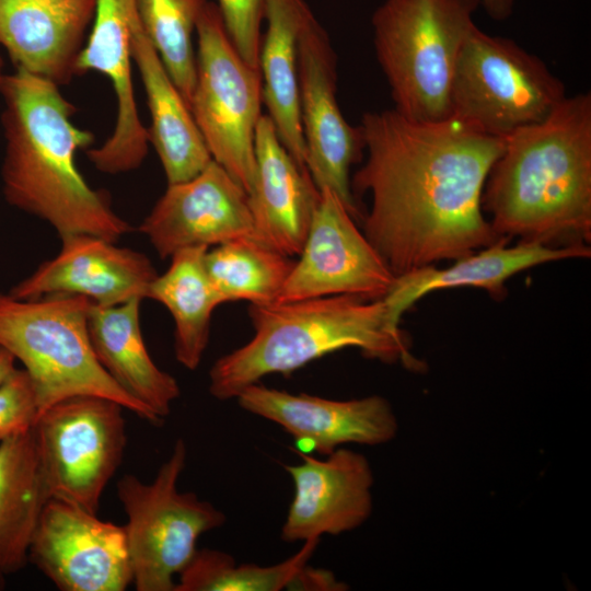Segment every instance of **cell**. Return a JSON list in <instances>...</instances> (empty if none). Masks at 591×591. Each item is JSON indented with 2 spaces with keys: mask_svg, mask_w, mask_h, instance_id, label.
<instances>
[{
  "mask_svg": "<svg viewBox=\"0 0 591 591\" xmlns=\"http://www.w3.org/2000/svg\"><path fill=\"white\" fill-rule=\"evenodd\" d=\"M359 126L368 155L350 186L354 196H371L364 235L395 277L510 240L482 211L506 138L453 117L409 119L394 108L367 112Z\"/></svg>",
  "mask_w": 591,
  "mask_h": 591,
  "instance_id": "obj_1",
  "label": "cell"
},
{
  "mask_svg": "<svg viewBox=\"0 0 591 591\" xmlns=\"http://www.w3.org/2000/svg\"><path fill=\"white\" fill-rule=\"evenodd\" d=\"M0 94L5 200L48 222L60 237L83 233L117 242L130 232L108 194L92 188L77 167L78 150L90 147L94 136L72 121L77 108L59 85L15 69L4 74Z\"/></svg>",
  "mask_w": 591,
  "mask_h": 591,
  "instance_id": "obj_2",
  "label": "cell"
},
{
  "mask_svg": "<svg viewBox=\"0 0 591 591\" xmlns=\"http://www.w3.org/2000/svg\"><path fill=\"white\" fill-rule=\"evenodd\" d=\"M502 237L553 247L591 240V93L566 96L506 137L482 196Z\"/></svg>",
  "mask_w": 591,
  "mask_h": 591,
  "instance_id": "obj_3",
  "label": "cell"
},
{
  "mask_svg": "<svg viewBox=\"0 0 591 591\" xmlns=\"http://www.w3.org/2000/svg\"><path fill=\"white\" fill-rule=\"evenodd\" d=\"M254 336L220 357L209 371V393L236 398L245 387L274 373L290 374L331 352L359 348L385 362L414 367L407 340L384 298L336 294L289 302L251 304Z\"/></svg>",
  "mask_w": 591,
  "mask_h": 591,
  "instance_id": "obj_4",
  "label": "cell"
},
{
  "mask_svg": "<svg viewBox=\"0 0 591 591\" xmlns=\"http://www.w3.org/2000/svg\"><path fill=\"white\" fill-rule=\"evenodd\" d=\"M92 304L78 294L18 299L0 292V345L23 364L39 413L67 397L95 395L160 426L162 421L126 393L99 362L88 328Z\"/></svg>",
  "mask_w": 591,
  "mask_h": 591,
  "instance_id": "obj_5",
  "label": "cell"
},
{
  "mask_svg": "<svg viewBox=\"0 0 591 591\" xmlns=\"http://www.w3.org/2000/svg\"><path fill=\"white\" fill-rule=\"evenodd\" d=\"M480 0H384L371 19L378 62L394 109L418 121L451 116L460 50Z\"/></svg>",
  "mask_w": 591,
  "mask_h": 591,
  "instance_id": "obj_6",
  "label": "cell"
},
{
  "mask_svg": "<svg viewBox=\"0 0 591 591\" xmlns=\"http://www.w3.org/2000/svg\"><path fill=\"white\" fill-rule=\"evenodd\" d=\"M566 96L564 82L538 56L475 24L455 63L450 117L506 138L544 120Z\"/></svg>",
  "mask_w": 591,
  "mask_h": 591,
  "instance_id": "obj_7",
  "label": "cell"
},
{
  "mask_svg": "<svg viewBox=\"0 0 591 591\" xmlns=\"http://www.w3.org/2000/svg\"><path fill=\"white\" fill-rule=\"evenodd\" d=\"M186 459L187 448L179 438L152 482L144 483L134 474L117 482L137 591H175V578L195 555L200 535L227 521L211 502L178 490Z\"/></svg>",
  "mask_w": 591,
  "mask_h": 591,
  "instance_id": "obj_8",
  "label": "cell"
},
{
  "mask_svg": "<svg viewBox=\"0 0 591 591\" xmlns=\"http://www.w3.org/2000/svg\"><path fill=\"white\" fill-rule=\"evenodd\" d=\"M196 84L189 104L207 149L247 193L255 173V131L262 116L263 84L233 46L215 2H207L196 27Z\"/></svg>",
  "mask_w": 591,
  "mask_h": 591,
  "instance_id": "obj_9",
  "label": "cell"
},
{
  "mask_svg": "<svg viewBox=\"0 0 591 591\" xmlns=\"http://www.w3.org/2000/svg\"><path fill=\"white\" fill-rule=\"evenodd\" d=\"M125 408L95 395H76L40 412L33 433L49 499L96 513L127 443Z\"/></svg>",
  "mask_w": 591,
  "mask_h": 591,
  "instance_id": "obj_10",
  "label": "cell"
},
{
  "mask_svg": "<svg viewBox=\"0 0 591 591\" xmlns=\"http://www.w3.org/2000/svg\"><path fill=\"white\" fill-rule=\"evenodd\" d=\"M331 40L315 19L308 18L298 49L299 94L306 167L318 189L333 190L350 215L360 209L350 186V167L364 150L360 126H351L336 100V58Z\"/></svg>",
  "mask_w": 591,
  "mask_h": 591,
  "instance_id": "obj_11",
  "label": "cell"
},
{
  "mask_svg": "<svg viewBox=\"0 0 591 591\" xmlns=\"http://www.w3.org/2000/svg\"><path fill=\"white\" fill-rule=\"evenodd\" d=\"M355 220L333 190L320 189L300 259L275 302L336 294L368 300L386 296L395 276Z\"/></svg>",
  "mask_w": 591,
  "mask_h": 591,
  "instance_id": "obj_12",
  "label": "cell"
},
{
  "mask_svg": "<svg viewBox=\"0 0 591 591\" xmlns=\"http://www.w3.org/2000/svg\"><path fill=\"white\" fill-rule=\"evenodd\" d=\"M28 561L61 591H124L132 583L124 525L58 499L43 508Z\"/></svg>",
  "mask_w": 591,
  "mask_h": 591,
  "instance_id": "obj_13",
  "label": "cell"
},
{
  "mask_svg": "<svg viewBox=\"0 0 591 591\" xmlns=\"http://www.w3.org/2000/svg\"><path fill=\"white\" fill-rule=\"evenodd\" d=\"M139 231L161 258L184 248L254 237L248 195L212 160L193 178L167 184Z\"/></svg>",
  "mask_w": 591,
  "mask_h": 591,
  "instance_id": "obj_14",
  "label": "cell"
},
{
  "mask_svg": "<svg viewBox=\"0 0 591 591\" xmlns=\"http://www.w3.org/2000/svg\"><path fill=\"white\" fill-rule=\"evenodd\" d=\"M245 412L277 424L290 433L302 453H332L347 443L378 445L398 430L391 404L382 396L337 401L254 383L235 398Z\"/></svg>",
  "mask_w": 591,
  "mask_h": 591,
  "instance_id": "obj_15",
  "label": "cell"
},
{
  "mask_svg": "<svg viewBox=\"0 0 591 591\" xmlns=\"http://www.w3.org/2000/svg\"><path fill=\"white\" fill-rule=\"evenodd\" d=\"M136 0H96L95 13L77 62V74L95 71L112 83L116 97V121L108 138L88 150L94 167L106 174L138 169L149 149L131 78V36L137 18Z\"/></svg>",
  "mask_w": 591,
  "mask_h": 591,
  "instance_id": "obj_16",
  "label": "cell"
},
{
  "mask_svg": "<svg viewBox=\"0 0 591 591\" xmlns=\"http://www.w3.org/2000/svg\"><path fill=\"white\" fill-rule=\"evenodd\" d=\"M296 452L301 462L283 465L293 483V497L281 540L305 542L362 525L372 512L374 482L367 457L343 447L322 460Z\"/></svg>",
  "mask_w": 591,
  "mask_h": 591,
  "instance_id": "obj_17",
  "label": "cell"
},
{
  "mask_svg": "<svg viewBox=\"0 0 591 591\" xmlns=\"http://www.w3.org/2000/svg\"><path fill=\"white\" fill-rule=\"evenodd\" d=\"M60 239L59 253L16 283L11 296L38 299L55 293L78 294L99 306L148 298L158 274L144 254L92 234Z\"/></svg>",
  "mask_w": 591,
  "mask_h": 591,
  "instance_id": "obj_18",
  "label": "cell"
},
{
  "mask_svg": "<svg viewBox=\"0 0 591 591\" xmlns=\"http://www.w3.org/2000/svg\"><path fill=\"white\" fill-rule=\"evenodd\" d=\"M95 7L96 0H0V46L15 69L68 84Z\"/></svg>",
  "mask_w": 591,
  "mask_h": 591,
  "instance_id": "obj_19",
  "label": "cell"
},
{
  "mask_svg": "<svg viewBox=\"0 0 591 591\" xmlns=\"http://www.w3.org/2000/svg\"><path fill=\"white\" fill-rule=\"evenodd\" d=\"M256 173L248 194L254 237L291 257L300 255L320 200V189L281 143L268 115L254 141Z\"/></svg>",
  "mask_w": 591,
  "mask_h": 591,
  "instance_id": "obj_20",
  "label": "cell"
},
{
  "mask_svg": "<svg viewBox=\"0 0 591 591\" xmlns=\"http://www.w3.org/2000/svg\"><path fill=\"white\" fill-rule=\"evenodd\" d=\"M507 242L499 241L457 258L447 268L430 265L395 277L392 288L383 297L393 318L399 323L407 309L436 290L476 287L499 298L505 282L520 271L548 262L590 256L588 245L553 247L520 241L514 246H507Z\"/></svg>",
  "mask_w": 591,
  "mask_h": 591,
  "instance_id": "obj_21",
  "label": "cell"
},
{
  "mask_svg": "<svg viewBox=\"0 0 591 591\" xmlns=\"http://www.w3.org/2000/svg\"><path fill=\"white\" fill-rule=\"evenodd\" d=\"M92 304L88 328L93 351L111 378L162 422L179 397L177 381L152 360L140 327V303Z\"/></svg>",
  "mask_w": 591,
  "mask_h": 591,
  "instance_id": "obj_22",
  "label": "cell"
},
{
  "mask_svg": "<svg viewBox=\"0 0 591 591\" xmlns=\"http://www.w3.org/2000/svg\"><path fill=\"white\" fill-rule=\"evenodd\" d=\"M131 53L150 112L149 141L158 153L167 184L188 181L199 174L212 158L189 106L149 40L138 15L132 25Z\"/></svg>",
  "mask_w": 591,
  "mask_h": 591,
  "instance_id": "obj_23",
  "label": "cell"
},
{
  "mask_svg": "<svg viewBox=\"0 0 591 591\" xmlns=\"http://www.w3.org/2000/svg\"><path fill=\"white\" fill-rule=\"evenodd\" d=\"M312 11L304 0H267L258 67L263 103L277 135L297 164L306 167L299 94L298 49Z\"/></svg>",
  "mask_w": 591,
  "mask_h": 591,
  "instance_id": "obj_24",
  "label": "cell"
},
{
  "mask_svg": "<svg viewBox=\"0 0 591 591\" xmlns=\"http://www.w3.org/2000/svg\"><path fill=\"white\" fill-rule=\"evenodd\" d=\"M32 428L0 443V570L5 575L28 561L30 544L49 499Z\"/></svg>",
  "mask_w": 591,
  "mask_h": 591,
  "instance_id": "obj_25",
  "label": "cell"
},
{
  "mask_svg": "<svg viewBox=\"0 0 591 591\" xmlns=\"http://www.w3.org/2000/svg\"><path fill=\"white\" fill-rule=\"evenodd\" d=\"M207 250L189 247L173 254L167 270L155 277L148 293L170 311L175 323V358L188 370L200 364L212 312L223 303L206 269Z\"/></svg>",
  "mask_w": 591,
  "mask_h": 591,
  "instance_id": "obj_26",
  "label": "cell"
},
{
  "mask_svg": "<svg viewBox=\"0 0 591 591\" xmlns=\"http://www.w3.org/2000/svg\"><path fill=\"white\" fill-rule=\"evenodd\" d=\"M294 263L253 236L219 244L205 255L207 273L223 303L275 302Z\"/></svg>",
  "mask_w": 591,
  "mask_h": 591,
  "instance_id": "obj_27",
  "label": "cell"
},
{
  "mask_svg": "<svg viewBox=\"0 0 591 591\" xmlns=\"http://www.w3.org/2000/svg\"><path fill=\"white\" fill-rule=\"evenodd\" d=\"M320 538L303 542L288 559L270 565L236 564L228 553L197 549L179 572L175 591H280L314 554Z\"/></svg>",
  "mask_w": 591,
  "mask_h": 591,
  "instance_id": "obj_28",
  "label": "cell"
},
{
  "mask_svg": "<svg viewBox=\"0 0 591 591\" xmlns=\"http://www.w3.org/2000/svg\"><path fill=\"white\" fill-rule=\"evenodd\" d=\"M207 0H136L140 23L189 106L196 84L193 37Z\"/></svg>",
  "mask_w": 591,
  "mask_h": 591,
  "instance_id": "obj_29",
  "label": "cell"
},
{
  "mask_svg": "<svg viewBox=\"0 0 591 591\" xmlns=\"http://www.w3.org/2000/svg\"><path fill=\"white\" fill-rule=\"evenodd\" d=\"M216 4L233 46L251 67L259 70L267 0H217Z\"/></svg>",
  "mask_w": 591,
  "mask_h": 591,
  "instance_id": "obj_30",
  "label": "cell"
},
{
  "mask_svg": "<svg viewBox=\"0 0 591 591\" xmlns=\"http://www.w3.org/2000/svg\"><path fill=\"white\" fill-rule=\"evenodd\" d=\"M38 414L33 383L24 369L16 368L0 385V443L30 430Z\"/></svg>",
  "mask_w": 591,
  "mask_h": 591,
  "instance_id": "obj_31",
  "label": "cell"
},
{
  "mask_svg": "<svg viewBox=\"0 0 591 591\" xmlns=\"http://www.w3.org/2000/svg\"><path fill=\"white\" fill-rule=\"evenodd\" d=\"M348 586L339 581L333 571L302 566L291 578L286 590L296 591H345Z\"/></svg>",
  "mask_w": 591,
  "mask_h": 591,
  "instance_id": "obj_32",
  "label": "cell"
},
{
  "mask_svg": "<svg viewBox=\"0 0 591 591\" xmlns=\"http://www.w3.org/2000/svg\"><path fill=\"white\" fill-rule=\"evenodd\" d=\"M517 0H480L486 14L497 22L506 21L511 16Z\"/></svg>",
  "mask_w": 591,
  "mask_h": 591,
  "instance_id": "obj_33",
  "label": "cell"
},
{
  "mask_svg": "<svg viewBox=\"0 0 591 591\" xmlns=\"http://www.w3.org/2000/svg\"><path fill=\"white\" fill-rule=\"evenodd\" d=\"M15 362L12 354L0 345V385L14 372Z\"/></svg>",
  "mask_w": 591,
  "mask_h": 591,
  "instance_id": "obj_34",
  "label": "cell"
},
{
  "mask_svg": "<svg viewBox=\"0 0 591 591\" xmlns=\"http://www.w3.org/2000/svg\"><path fill=\"white\" fill-rule=\"evenodd\" d=\"M4 577H5V573H3L1 570H0V590H2L4 588Z\"/></svg>",
  "mask_w": 591,
  "mask_h": 591,
  "instance_id": "obj_35",
  "label": "cell"
},
{
  "mask_svg": "<svg viewBox=\"0 0 591 591\" xmlns=\"http://www.w3.org/2000/svg\"><path fill=\"white\" fill-rule=\"evenodd\" d=\"M4 77V73H3V61H2V58L0 56V84L2 82V79Z\"/></svg>",
  "mask_w": 591,
  "mask_h": 591,
  "instance_id": "obj_36",
  "label": "cell"
}]
</instances>
